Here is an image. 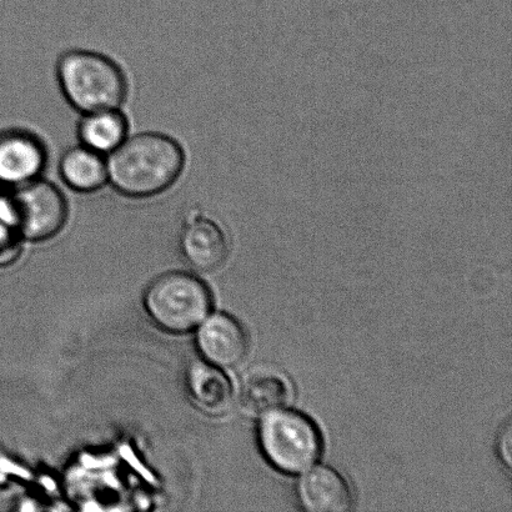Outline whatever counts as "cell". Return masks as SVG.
Here are the masks:
<instances>
[{
	"label": "cell",
	"instance_id": "obj_3",
	"mask_svg": "<svg viewBox=\"0 0 512 512\" xmlns=\"http://www.w3.org/2000/svg\"><path fill=\"white\" fill-rule=\"evenodd\" d=\"M266 460L285 474H299L319 460L323 439L308 415L296 410L276 411L259 428Z\"/></svg>",
	"mask_w": 512,
	"mask_h": 512
},
{
	"label": "cell",
	"instance_id": "obj_14",
	"mask_svg": "<svg viewBox=\"0 0 512 512\" xmlns=\"http://www.w3.org/2000/svg\"><path fill=\"white\" fill-rule=\"evenodd\" d=\"M19 235L12 197L0 194V252H10Z\"/></svg>",
	"mask_w": 512,
	"mask_h": 512
},
{
	"label": "cell",
	"instance_id": "obj_13",
	"mask_svg": "<svg viewBox=\"0 0 512 512\" xmlns=\"http://www.w3.org/2000/svg\"><path fill=\"white\" fill-rule=\"evenodd\" d=\"M289 394V386L280 376L256 374L245 383L242 399L245 409L254 414H265L281 408Z\"/></svg>",
	"mask_w": 512,
	"mask_h": 512
},
{
	"label": "cell",
	"instance_id": "obj_1",
	"mask_svg": "<svg viewBox=\"0 0 512 512\" xmlns=\"http://www.w3.org/2000/svg\"><path fill=\"white\" fill-rule=\"evenodd\" d=\"M108 183L125 198L157 197L182 177L185 152L170 135L134 134L107 157Z\"/></svg>",
	"mask_w": 512,
	"mask_h": 512
},
{
	"label": "cell",
	"instance_id": "obj_8",
	"mask_svg": "<svg viewBox=\"0 0 512 512\" xmlns=\"http://www.w3.org/2000/svg\"><path fill=\"white\" fill-rule=\"evenodd\" d=\"M180 249L194 269L212 273L225 263L229 255L227 235L214 220L193 215L180 235Z\"/></svg>",
	"mask_w": 512,
	"mask_h": 512
},
{
	"label": "cell",
	"instance_id": "obj_4",
	"mask_svg": "<svg viewBox=\"0 0 512 512\" xmlns=\"http://www.w3.org/2000/svg\"><path fill=\"white\" fill-rule=\"evenodd\" d=\"M144 306L160 328L180 334L207 318L212 298L207 286L194 275L169 273L149 286Z\"/></svg>",
	"mask_w": 512,
	"mask_h": 512
},
{
	"label": "cell",
	"instance_id": "obj_15",
	"mask_svg": "<svg viewBox=\"0 0 512 512\" xmlns=\"http://www.w3.org/2000/svg\"><path fill=\"white\" fill-rule=\"evenodd\" d=\"M499 453L501 455V459H503L506 465L511 466V426L510 424L506 425L504 431H501L499 438Z\"/></svg>",
	"mask_w": 512,
	"mask_h": 512
},
{
	"label": "cell",
	"instance_id": "obj_6",
	"mask_svg": "<svg viewBox=\"0 0 512 512\" xmlns=\"http://www.w3.org/2000/svg\"><path fill=\"white\" fill-rule=\"evenodd\" d=\"M48 149L37 134L14 129L0 134V183L18 188L40 178Z\"/></svg>",
	"mask_w": 512,
	"mask_h": 512
},
{
	"label": "cell",
	"instance_id": "obj_9",
	"mask_svg": "<svg viewBox=\"0 0 512 512\" xmlns=\"http://www.w3.org/2000/svg\"><path fill=\"white\" fill-rule=\"evenodd\" d=\"M299 499L310 512H346L353 509L354 494L343 475L330 466H318L304 476Z\"/></svg>",
	"mask_w": 512,
	"mask_h": 512
},
{
	"label": "cell",
	"instance_id": "obj_12",
	"mask_svg": "<svg viewBox=\"0 0 512 512\" xmlns=\"http://www.w3.org/2000/svg\"><path fill=\"white\" fill-rule=\"evenodd\" d=\"M79 144L108 157L129 137V123L120 109L82 114L78 123Z\"/></svg>",
	"mask_w": 512,
	"mask_h": 512
},
{
	"label": "cell",
	"instance_id": "obj_7",
	"mask_svg": "<svg viewBox=\"0 0 512 512\" xmlns=\"http://www.w3.org/2000/svg\"><path fill=\"white\" fill-rule=\"evenodd\" d=\"M200 354L209 364L232 368L242 363L249 351V336L244 326L233 316L217 314L209 318L198 331Z\"/></svg>",
	"mask_w": 512,
	"mask_h": 512
},
{
	"label": "cell",
	"instance_id": "obj_10",
	"mask_svg": "<svg viewBox=\"0 0 512 512\" xmlns=\"http://www.w3.org/2000/svg\"><path fill=\"white\" fill-rule=\"evenodd\" d=\"M59 175L69 189L90 194L108 184V163L105 155L79 144L65 150L59 160Z\"/></svg>",
	"mask_w": 512,
	"mask_h": 512
},
{
	"label": "cell",
	"instance_id": "obj_2",
	"mask_svg": "<svg viewBox=\"0 0 512 512\" xmlns=\"http://www.w3.org/2000/svg\"><path fill=\"white\" fill-rule=\"evenodd\" d=\"M57 80L70 107L82 114L120 109L128 97V79L112 58L93 50L60 55Z\"/></svg>",
	"mask_w": 512,
	"mask_h": 512
},
{
	"label": "cell",
	"instance_id": "obj_11",
	"mask_svg": "<svg viewBox=\"0 0 512 512\" xmlns=\"http://www.w3.org/2000/svg\"><path fill=\"white\" fill-rule=\"evenodd\" d=\"M190 396L209 415L228 413L233 404V386L218 366L205 363L190 365L187 373Z\"/></svg>",
	"mask_w": 512,
	"mask_h": 512
},
{
	"label": "cell",
	"instance_id": "obj_5",
	"mask_svg": "<svg viewBox=\"0 0 512 512\" xmlns=\"http://www.w3.org/2000/svg\"><path fill=\"white\" fill-rule=\"evenodd\" d=\"M20 237L42 242L55 237L68 220V200L57 185L47 180L15 188L12 195Z\"/></svg>",
	"mask_w": 512,
	"mask_h": 512
}]
</instances>
